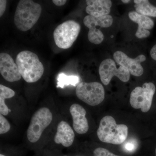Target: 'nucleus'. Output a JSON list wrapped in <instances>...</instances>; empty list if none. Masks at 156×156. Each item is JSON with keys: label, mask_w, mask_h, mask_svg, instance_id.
<instances>
[{"label": "nucleus", "mask_w": 156, "mask_h": 156, "mask_svg": "<svg viewBox=\"0 0 156 156\" xmlns=\"http://www.w3.org/2000/svg\"><path fill=\"white\" fill-rule=\"evenodd\" d=\"M16 62L23 80L28 83L37 82L44 74V66L35 53L24 50L17 54Z\"/></svg>", "instance_id": "f257e3e1"}, {"label": "nucleus", "mask_w": 156, "mask_h": 156, "mask_svg": "<svg viewBox=\"0 0 156 156\" xmlns=\"http://www.w3.org/2000/svg\"><path fill=\"white\" fill-rule=\"evenodd\" d=\"M41 12L40 4L31 0H20L14 14L15 26L22 31L30 30L37 22Z\"/></svg>", "instance_id": "f03ea898"}, {"label": "nucleus", "mask_w": 156, "mask_h": 156, "mask_svg": "<svg viewBox=\"0 0 156 156\" xmlns=\"http://www.w3.org/2000/svg\"><path fill=\"white\" fill-rule=\"evenodd\" d=\"M97 134L102 142L119 145L127 139L128 128L124 124H117L111 116H106L101 120Z\"/></svg>", "instance_id": "7ed1b4c3"}, {"label": "nucleus", "mask_w": 156, "mask_h": 156, "mask_svg": "<svg viewBox=\"0 0 156 156\" xmlns=\"http://www.w3.org/2000/svg\"><path fill=\"white\" fill-rule=\"evenodd\" d=\"M53 119L52 113L48 108L44 107L37 110L32 116L27 131L28 141L31 143L37 142Z\"/></svg>", "instance_id": "20e7f679"}, {"label": "nucleus", "mask_w": 156, "mask_h": 156, "mask_svg": "<svg viewBox=\"0 0 156 156\" xmlns=\"http://www.w3.org/2000/svg\"><path fill=\"white\" fill-rule=\"evenodd\" d=\"M81 26L73 20H68L58 26L53 32V38L56 46L63 49L72 47L77 38Z\"/></svg>", "instance_id": "39448f33"}, {"label": "nucleus", "mask_w": 156, "mask_h": 156, "mask_svg": "<svg viewBox=\"0 0 156 156\" xmlns=\"http://www.w3.org/2000/svg\"><path fill=\"white\" fill-rule=\"evenodd\" d=\"M76 93L79 99L92 106L101 103L105 95L103 86L96 82L80 83L76 88Z\"/></svg>", "instance_id": "423d86ee"}, {"label": "nucleus", "mask_w": 156, "mask_h": 156, "mask_svg": "<svg viewBox=\"0 0 156 156\" xmlns=\"http://www.w3.org/2000/svg\"><path fill=\"white\" fill-rule=\"evenodd\" d=\"M155 91V86L151 82L144 83L142 87H136L130 95L131 106L134 108L140 109L143 112H147L151 107Z\"/></svg>", "instance_id": "0eeeda50"}, {"label": "nucleus", "mask_w": 156, "mask_h": 156, "mask_svg": "<svg viewBox=\"0 0 156 156\" xmlns=\"http://www.w3.org/2000/svg\"><path fill=\"white\" fill-rule=\"evenodd\" d=\"M98 73L101 80L105 86L108 85L115 76L125 83L128 82L130 77V73L128 70L121 66L117 67L114 60L111 58H107L101 62Z\"/></svg>", "instance_id": "6e6552de"}, {"label": "nucleus", "mask_w": 156, "mask_h": 156, "mask_svg": "<svg viewBox=\"0 0 156 156\" xmlns=\"http://www.w3.org/2000/svg\"><path fill=\"white\" fill-rule=\"evenodd\" d=\"M113 57L117 63L128 70L130 74L138 77L143 74L144 70L141 63L146 59L143 54H140L136 58H132L122 51H117L114 53Z\"/></svg>", "instance_id": "1a4fd4ad"}, {"label": "nucleus", "mask_w": 156, "mask_h": 156, "mask_svg": "<svg viewBox=\"0 0 156 156\" xmlns=\"http://www.w3.org/2000/svg\"><path fill=\"white\" fill-rule=\"evenodd\" d=\"M0 73L8 82H17L22 77L17 64L7 53L0 54Z\"/></svg>", "instance_id": "9d476101"}, {"label": "nucleus", "mask_w": 156, "mask_h": 156, "mask_svg": "<svg viewBox=\"0 0 156 156\" xmlns=\"http://www.w3.org/2000/svg\"><path fill=\"white\" fill-rule=\"evenodd\" d=\"M70 113L72 117L73 128L78 134L87 133L89 129V123L85 109L78 104H73L69 108Z\"/></svg>", "instance_id": "9b49d317"}, {"label": "nucleus", "mask_w": 156, "mask_h": 156, "mask_svg": "<svg viewBox=\"0 0 156 156\" xmlns=\"http://www.w3.org/2000/svg\"><path fill=\"white\" fill-rule=\"evenodd\" d=\"M128 16L131 20L138 24L135 36L140 39L145 38L150 35L149 30L153 28L154 23L153 20L147 16L138 14L135 11H130Z\"/></svg>", "instance_id": "f8f14e48"}, {"label": "nucleus", "mask_w": 156, "mask_h": 156, "mask_svg": "<svg viewBox=\"0 0 156 156\" xmlns=\"http://www.w3.org/2000/svg\"><path fill=\"white\" fill-rule=\"evenodd\" d=\"M75 137L74 132L69 123L66 121H60L54 136V142L56 144H61L65 147H69L72 145Z\"/></svg>", "instance_id": "ddd939ff"}, {"label": "nucleus", "mask_w": 156, "mask_h": 156, "mask_svg": "<svg viewBox=\"0 0 156 156\" xmlns=\"http://www.w3.org/2000/svg\"><path fill=\"white\" fill-rule=\"evenodd\" d=\"M86 11L87 14L95 17L109 15L112 6L110 0H87Z\"/></svg>", "instance_id": "4468645a"}, {"label": "nucleus", "mask_w": 156, "mask_h": 156, "mask_svg": "<svg viewBox=\"0 0 156 156\" xmlns=\"http://www.w3.org/2000/svg\"><path fill=\"white\" fill-rule=\"evenodd\" d=\"M112 17L111 15H107L101 17H95L91 15H87L84 17L83 23L88 28L98 26L100 27L107 28L111 26L113 23Z\"/></svg>", "instance_id": "2eb2a0df"}, {"label": "nucleus", "mask_w": 156, "mask_h": 156, "mask_svg": "<svg viewBox=\"0 0 156 156\" xmlns=\"http://www.w3.org/2000/svg\"><path fill=\"white\" fill-rule=\"evenodd\" d=\"M134 8L136 12L138 14L156 17V7L153 5L147 0H134Z\"/></svg>", "instance_id": "dca6fc26"}, {"label": "nucleus", "mask_w": 156, "mask_h": 156, "mask_svg": "<svg viewBox=\"0 0 156 156\" xmlns=\"http://www.w3.org/2000/svg\"><path fill=\"white\" fill-rule=\"evenodd\" d=\"M15 94V92L12 89L2 84L0 85V113L3 115H7L11 112L6 105L5 100L14 97Z\"/></svg>", "instance_id": "f3484780"}, {"label": "nucleus", "mask_w": 156, "mask_h": 156, "mask_svg": "<svg viewBox=\"0 0 156 156\" xmlns=\"http://www.w3.org/2000/svg\"><path fill=\"white\" fill-rule=\"evenodd\" d=\"M88 37L89 41L95 44H99L103 42L104 36L100 30L95 27L89 28Z\"/></svg>", "instance_id": "a211bd4d"}, {"label": "nucleus", "mask_w": 156, "mask_h": 156, "mask_svg": "<svg viewBox=\"0 0 156 156\" xmlns=\"http://www.w3.org/2000/svg\"><path fill=\"white\" fill-rule=\"evenodd\" d=\"M58 80L60 83L64 84V83H71L75 85L78 83L79 81V78L76 76H68L63 73L60 74L58 75Z\"/></svg>", "instance_id": "6ab92c4d"}, {"label": "nucleus", "mask_w": 156, "mask_h": 156, "mask_svg": "<svg viewBox=\"0 0 156 156\" xmlns=\"http://www.w3.org/2000/svg\"><path fill=\"white\" fill-rule=\"evenodd\" d=\"M11 129V126L8 120L4 115L0 114V134H3L9 132Z\"/></svg>", "instance_id": "aec40b11"}, {"label": "nucleus", "mask_w": 156, "mask_h": 156, "mask_svg": "<svg viewBox=\"0 0 156 156\" xmlns=\"http://www.w3.org/2000/svg\"><path fill=\"white\" fill-rule=\"evenodd\" d=\"M94 156H120L112 153L106 149L98 147L95 149L93 151Z\"/></svg>", "instance_id": "412c9836"}, {"label": "nucleus", "mask_w": 156, "mask_h": 156, "mask_svg": "<svg viewBox=\"0 0 156 156\" xmlns=\"http://www.w3.org/2000/svg\"><path fill=\"white\" fill-rule=\"evenodd\" d=\"M136 144L135 143L134 141H129V142H127L124 145V147L125 150L131 152L134 151L136 148Z\"/></svg>", "instance_id": "4be33fe9"}, {"label": "nucleus", "mask_w": 156, "mask_h": 156, "mask_svg": "<svg viewBox=\"0 0 156 156\" xmlns=\"http://www.w3.org/2000/svg\"><path fill=\"white\" fill-rule=\"evenodd\" d=\"M7 1L1 0L0 1V17H2L5 11Z\"/></svg>", "instance_id": "5701e85b"}, {"label": "nucleus", "mask_w": 156, "mask_h": 156, "mask_svg": "<svg viewBox=\"0 0 156 156\" xmlns=\"http://www.w3.org/2000/svg\"><path fill=\"white\" fill-rule=\"evenodd\" d=\"M150 55L151 58L156 61V44L151 49Z\"/></svg>", "instance_id": "b1692460"}, {"label": "nucleus", "mask_w": 156, "mask_h": 156, "mask_svg": "<svg viewBox=\"0 0 156 156\" xmlns=\"http://www.w3.org/2000/svg\"><path fill=\"white\" fill-rule=\"evenodd\" d=\"M66 0H53V2L56 6H61L64 5L66 4Z\"/></svg>", "instance_id": "393cba45"}, {"label": "nucleus", "mask_w": 156, "mask_h": 156, "mask_svg": "<svg viewBox=\"0 0 156 156\" xmlns=\"http://www.w3.org/2000/svg\"><path fill=\"white\" fill-rule=\"evenodd\" d=\"M122 2L123 3H125V4H127V3L130 2L131 1L130 0H122Z\"/></svg>", "instance_id": "a878e982"}, {"label": "nucleus", "mask_w": 156, "mask_h": 156, "mask_svg": "<svg viewBox=\"0 0 156 156\" xmlns=\"http://www.w3.org/2000/svg\"><path fill=\"white\" fill-rule=\"evenodd\" d=\"M0 156H6L5 155L2 154H0Z\"/></svg>", "instance_id": "bb28decb"}, {"label": "nucleus", "mask_w": 156, "mask_h": 156, "mask_svg": "<svg viewBox=\"0 0 156 156\" xmlns=\"http://www.w3.org/2000/svg\"><path fill=\"white\" fill-rule=\"evenodd\" d=\"M155 154H156V148L155 149Z\"/></svg>", "instance_id": "cd10ccee"}, {"label": "nucleus", "mask_w": 156, "mask_h": 156, "mask_svg": "<svg viewBox=\"0 0 156 156\" xmlns=\"http://www.w3.org/2000/svg\"></svg>", "instance_id": "c85d7f7f"}, {"label": "nucleus", "mask_w": 156, "mask_h": 156, "mask_svg": "<svg viewBox=\"0 0 156 156\" xmlns=\"http://www.w3.org/2000/svg\"></svg>", "instance_id": "c756f323"}]
</instances>
